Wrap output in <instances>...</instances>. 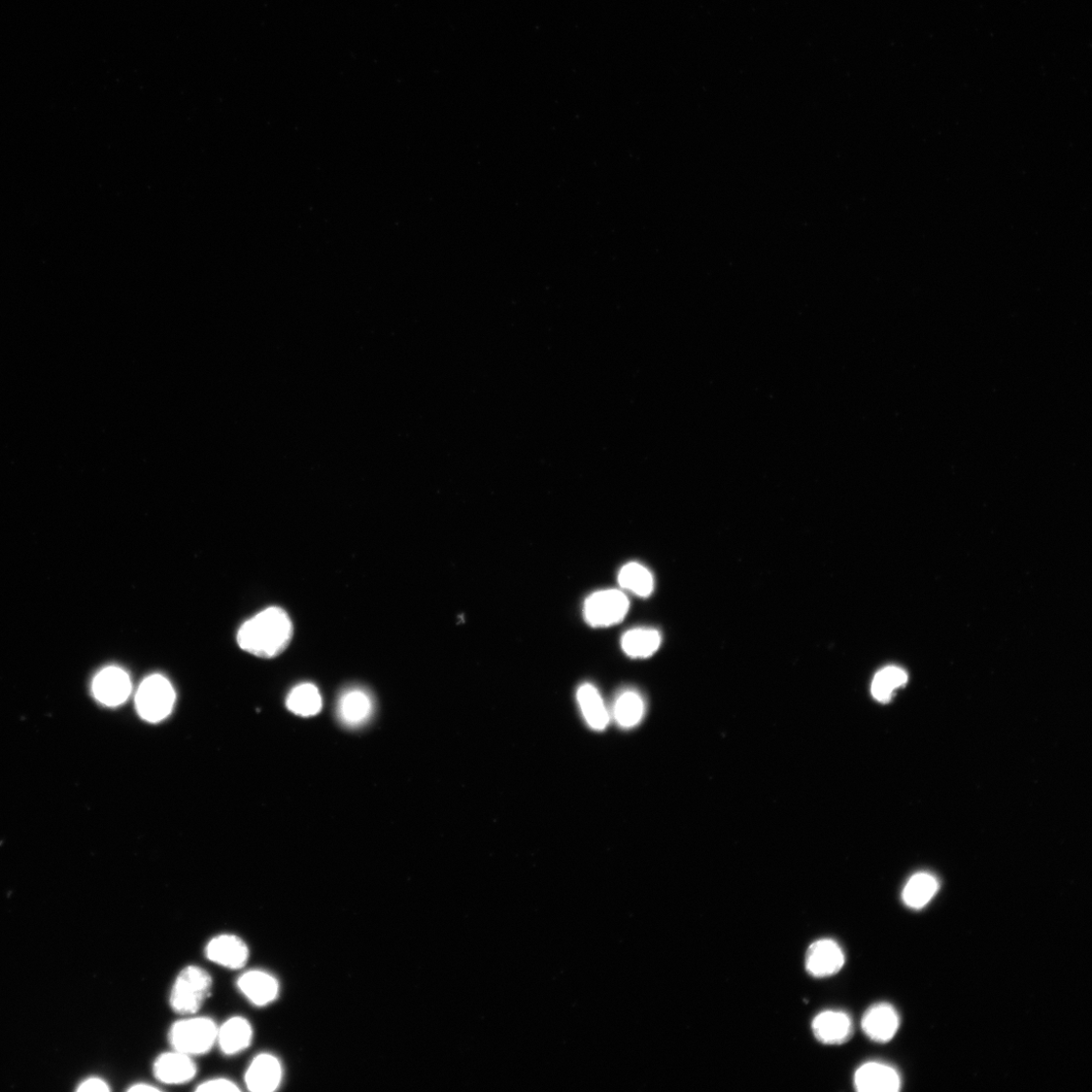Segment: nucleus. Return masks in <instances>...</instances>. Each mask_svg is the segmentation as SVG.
Here are the masks:
<instances>
[{
  "label": "nucleus",
  "instance_id": "f257e3e1",
  "mask_svg": "<svg viewBox=\"0 0 1092 1092\" xmlns=\"http://www.w3.org/2000/svg\"><path fill=\"white\" fill-rule=\"evenodd\" d=\"M293 624L280 607H270L246 622L237 634L244 651L262 659L280 656L293 638Z\"/></svg>",
  "mask_w": 1092,
  "mask_h": 1092
},
{
  "label": "nucleus",
  "instance_id": "f03ea898",
  "mask_svg": "<svg viewBox=\"0 0 1092 1092\" xmlns=\"http://www.w3.org/2000/svg\"><path fill=\"white\" fill-rule=\"evenodd\" d=\"M212 985V977L206 970L188 966L179 974L174 984L170 1006L181 1014L195 1013L209 998Z\"/></svg>",
  "mask_w": 1092,
  "mask_h": 1092
},
{
  "label": "nucleus",
  "instance_id": "7ed1b4c3",
  "mask_svg": "<svg viewBox=\"0 0 1092 1092\" xmlns=\"http://www.w3.org/2000/svg\"><path fill=\"white\" fill-rule=\"evenodd\" d=\"M176 691L164 676L156 674L146 678L136 694V708L145 722L157 724L172 713Z\"/></svg>",
  "mask_w": 1092,
  "mask_h": 1092
},
{
  "label": "nucleus",
  "instance_id": "20e7f679",
  "mask_svg": "<svg viewBox=\"0 0 1092 1092\" xmlns=\"http://www.w3.org/2000/svg\"><path fill=\"white\" fill-rule=\"evenodd\" d=\"M218 1026L208 1017H192L179 1020L170 1029L169 1043L175 1051L190 1056L209 1052L217 1043Z\"/></svg>",
  "mask_w": 1092,
  "mask_h": 1092
},
{
  "label": "nucleus",
  "instance_id": "39448f33",
  "mask_svg": "<svg viewBox=\"0 0 1092 1092\" xmlns=\"http://www.w3.org/2000/svg\"><path fill=\"white\" fill-rule=\"evenodd\" d=\"M629 600L619 590H603L589 596L584 617L593 628H609L622 623L629 610Z\"/></svg>",
  "mask_w": 1092,
  "mask_h": 1092
},
{
  "label": "nucleus",
  "instance_id": "423d86ee",
  "mask_svg": "<svg viewBox=\"0 0 1092 1092\" xmlns=\"http://www.w3.org/2000/svg\"><path fill=\"white\" fill-rule=\"evenodd\" d=\"M131 691L130 676L119 667L111 666L101 670L92 682V693L95 699L109 707H117L125 703Z\"/></svg>",
  "mask_w": 1092,
  "mask_h": 1092
},
{
  "label": "nucleus",
  "instance_id": "0eeeda50",
  "mask_svg": "<svg viewBox=\"0 0 1092 1092\" xmlns=\"http://www.w3.org/2000/svg\"><path fill=\"white\" fill-rule=\"evenodd\" d=\"M845 964V954L833 940H818L811 944L805 956L807 972L816 978L837 974Z\"/></svg>",
  "mask_w": 1092,
  "mask_h": 1092
},
{
  "label": "nucleus",
  "instance_id": "6e6552de",
  "mask_svg": "<svg viewBox=\"0 0 1092 1092\" xmlns=\"http://www.w3.org/2000/svg\"><path fill=\"white\" fill-rule=\"evenodd\" d=\"M371 695L362 688H351L339 697L337 703L338 720L345 727L358 729L370 721L373 714Z\"/></svg>",
  "mask_w": 1092,
  "mask_h": 1092
},
{
  "label": "nucleus",
  "instance_id": "1a4fd4ad",
  "mask_svg": "<svg viewBox=\"0 0 1092 1092\" xmlns=\"http://www.w3.org/2000/svg\"><path fill=\"white\" fill-rule=\"evenodd\" d=\"M207 958L225 968L242 969L249 958L247 945L234 935H220L213 938L206 947Z\"/></svg>",
  "mask_w": 1092,
  "mask_h": 1092
},
{
  "label": "nucleus",
  "instance_id": "9d476101",
  "mask_svg": "<svg viewBox=\"0 0 1092 1092\" xmlns=\"http://www.w3.org/2000/svg\"><path fill=\"white\" fill-rule=\"evenodd\" d=\"M900 1015L889 1004L871 1007L862 1018V1029L866 1036L878 1043H887L895 1038L900 1029Z\"/></svg>",
  "mask_w": 1092,
  "mask_h": 1092
},
{
  "label": "nucleus",
  "instance_id": "9b49d317",
  "mask_svg": "<svg viewBox=\"0 0 1092 1092\" xmlns=\"http://www.w3.org/2000/svg\"><path fill=\"white\" fill-rule=\"evenodd\" d=\"M854 1084L861 1092H896L901 1089V1078L890 1065L868 1063L856 1071Z\"/></svg>",
  "mask_w": 1092,
  "mask_h": 1092
},
{
  "label": "nucleus",
  "instance_id": "f8f14e48",
  "mask_svg": "<svg viewBox=\"0 0 1092 1092\" xmlns=\"http://www.w3.org/2000/svg\"><path fill=\"white\" fill-rule=\"evenodd\" d=\"M155 1077L165 1084H184L196 1074L191 1056L179 1051L161 1054L154 1063Z\"/></svg>",
  "mask_w": 1092,
  "mask_h": 1092
},
{
  "label": "nucleus",
  "instance_id": "ddd939ff",
  "mask_svg": "<svg viewBox=\"0 0 1092 1092\" xmlns=\"http://www.w3.org/2000/svg\"><path fill=\"white\" fill-rule=\"evenodd\" d=\"M282 1076V1066L277 1058L263 1053L256 1056L249 1065L246 1082L252 1092H271L279 1087Z\"/></svg>",
  "mask_w": 1092,
  "mask_h": 1092
},
{
  "label": "nucleus",
  "instance_id": "4468645a",
  "mask_svg": "<svg viewBox=\"0 0 1092 1092\" xmlns=\"http://www.w3.org/2000/svg\"><path fill=\"white\" fill-rule=\"evenodd\" d=\"M812 1032L815 1038L824 1044H843L851 1036V1019L843 1011L826 1010L814 1017Z\"/></svg>",
  "mask_w": 1092,
  "mask_h": 1092
},
{
  "label": "nucleus",
  "instance_id": "2eb2a0df",
  "mask_svg": "<svg viewBox=\"0 0 1092 1092\" xmlns=\"http://www.w3.org/2000/svg\"><path fill=\"white\" fill-rule=\"evenodd\" d=\"M238 988L246 998L256 1007H264L278 998V980L270 974L252 970L243 974L237 981Z\"/></svg>",
  "mask_w": 1092,
  "mask_h": 1092
},
{
  "label": "nucleus",
  "instance_id": "dca6fc26",
  "mask_svg": "<svg viewBox=\"0 0 1092 1092\" xmlns=\"http://www.w3.org/2000/svg\"><path fill=\"white\" fill-rule=\"evenodd\" d=\"M253 1037L250 1022L243 1016H234L218 1028L217 1043L226 1055H235L247 1049Z\"/></svg>",
  "mask_w": 1092,
  "mask_h": 1092
},
{
  "label": "nucleus",
  "instance_id": "f3484780",
  "mask_svg": "<svg viewBox=\"0 0 1092 1092\" xmlns=\"http://www.w3.org/2000/svg\"><path fill=\"white\" fill-rule=\"evenodd\" d=\"M576 700L588 726L597 732L604 731L609 724V712L597 688L586 682L578 688Z\"/></svg>",
  "mask_w": 1092,
  "mask_h": 1092
},
{
  "label": "nucleus",
  "instance_id": "a211bd4d",
  "mask_svg": "<svg viewBox=\"0 0 1092 1092\" xmlns=\"http://www.w3.org/2000/svg\"><path fill=\"white\" fill-rule=\"evenodd\" d=\"M661 643L660 632L647 628L628 630L622 639L624 652L632 659L652 657L659 650Z\"/></svg>",
  "mask_w": 1092,
  "mask_h": 1092
},
{
  "label": "nucleus",
  "instance_id": "6ab92c4d",
  "mask_svg": "<svg viewBox=\"0 0 1092 1092\" xmlns=\"http://www.w3.org/2000/svg\"><path fill=\"white\" fill-rule=\"evenodd\" d=\"M939 890L938 880L931 874L918 873L906 883L902 892V901L912 909L924 908Z\"/></svg>",
  "mask_w": 1092,
  "mask_h": 1092
},
{
  "label": "nucleus",
  "instance_id": "aec40b11",
  "mask_svg": "<svg viewBox=\"0 0 1092 1092\" xmlns=\"http://www.w3.org/2000/svg\"><path fill=\"white\" fill-rule=\"evenodd\" d=\"M645 705L637 691H623L614 702L613 716L620 727L632 729L643 719Z\"/></svg>",
  "mask_w": 1092,
  "mask_h": 1092
},
{
  "label": "nucleus",
  "instance_id": "412c9836",
  "mask_svg": "<svg viewBox=\"0 0 1092 1092\" xmlns=\"http://www.w3.org/2000/svg\"><path fill=\"white\" fill-rule=\"evenodd\" d=\"M287 706L291 712L301 718H310L321 711L323 700L319 689L314 684L303 682L291 691Z\"/></svg>",
  "mask_w": 1092,
  "mask_h": 1092
},
{
  "label": "nucleus",
  "instance_id": "4be33fe9",
  "mask_svg": "<svg viewBox=\"0 0 1092 1092\" xmlns=\"http://www.w3.org/2000/svg\"><path fill=\"white\" fill-rule=\"evenodd\" d=\"M619 582L623 589L643 598L650 596L655 588L652 573L638 563H629L623 567L619 573Z\"/></svg>",
  "mask_w": 1092,
  "mask_h": 1092
},
{
  "label": "nucleus",
  "instance_id": "5701e85b",
  "mask_svg": "<svg viewBox=\"0 0 1092 1092\" xmlns=\"http://www.w3.org/2000/svg\"><path fill=\"white\" fill-rule=\"evenodd\" d=\"M907 682L906 673L897 667L880 671L873 680L872 694L880 702L890 701L893 693Z\"/></svg>",
  "mask_w": 1092,
  "mask_h": 1092
},
{
  "label": "nucleus",
  "instance_id": "b1692460",
  "mask_svg": "<svg viewBox=\"0 0 1092 1092\" xmlns=\"http://www.w3.org/2000/svg\"><path fill=\"white\" fill-rule=\"evenodd\" d=\"M200 1092H237L241 1091L236 1083L226 1078H215L200 1083L196 1088Z\"/></svg>",
  "mask_w": 1092,
  "mask_h": 1092
},
{
  "label": "nucleus",
  "instance_id": "393cba45",
  "mask_svg": "<svg viewBox=\"0 0 1092 1092\" xmlns=\"http://www.w3.org/2000/svg\"><path fill=\"white\" fill-rule=\"evenodd\" d=\"M78 1090L81 1092H108L110 1087L106 1081L100 1078H88L79 1086Z\"/></svg>",
  "mask_w": 1092,
  "mask_h": 1092
},
{
  "label": "nucleus",
  "instance_id": "a878e982",
  "mask_svg": "<svg viewBox=\"0 0 1092 1092\" xmlns=\"http://www.w3.org/2000/svg\"><path fill=\"white\" fill-rule=\"evenodd\" d=\"M128 1091H131V1092H148V1091L155 1092V1091H160V1089L158 1087H155V1086L150 1085V1084L138 1083V1084H134L133 1086H131L128 1089Z\"/></svg>",
  "mask_w": 1092,
  "mask_h": 1092
}]
</instances>
